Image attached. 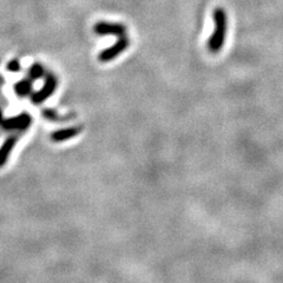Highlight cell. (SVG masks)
I'll list each match as a JSON object with an SVG mask.
<instances>
[{"mask_svg":"<svg viewBox=\"0 0 283 283\" xmlns=\"http://www.w3.org/2000/svg\"><path fill=\"white\" fill-rule=\"evenodd\" d=\"M214 19H215V25H216V32L214 33L211 37V40L209 43V49L211 52L216 53L221 50V47L223 45L224 42V35H226V29H227V19H226V13L222 9H216L214 13Z\"/></svg>","mask_w":283,"mask_h":283,"instance_id":"obj_1","label":"cell"},{"mask_svg":"<svg viewBox=\"0 0 283 283\" xmlns=\"http://www.w3.org/2000/svg\"><path fill=\"white\" fill-rule=\"evenodd\" d=\"M57 88V79L56 77L52 74H49L46 78L45 83H44L43 87L39 91H37L36 93L32 95V103L35 105L42 104L43 102H45L47 98H50L53 95V92Z\"/></svg>","mask_w":283,"mask_h":283,"instance_id":"obj_2","label":"cell"},{"mask_svg":"<svg viewBox=\"0 0 283 283\" xmlns=\"http://www.w3.org/2000/svg\"><path fill=\"white\" fill-rule=\"evenodd\" d=\"M31 122H32L31 116L24 112L22 115L15 116V117H11L9 119H4L2 125L6 130H25V129L31 125Z\"/></svg>","mask_w":283,"mask_h":283,"instance_id":"obj_3","label":"cell"},{"mask_svg":"<svg viewBox=\"0 0 283 283\" xmlns=\"http://www.w3.org/2000/svg\"><path fill=\"white\" fill-rule=\"evenodd\" d=\"M81 128H67V129H61V130L54 131L52 135H51V139L53 142H65L67 139H71L73 137H76L80 134Z\"/></svg>","mask_w":283,"mask_h":283,"instance_id":"obj_4","label":"cell"},{"mask_svg":"<svg viewBox=\"0 0 283 283\" xmlns=\"http://www.w3.org/2000/svg\"><path fill=\"white\" fill-rule=\"evenodd\" d=\"M16 137H10L4 142V144L0 148V168L5 165V163L8 162L10 155H11L13 148L16 145Z\"/></svg>","mask_w":283,"mask_h":283,"instance_id":"obj_5","label":"cell"},{"mask_svg":"<svg viewBox=\"0 0 283 283\" xmlns=\"http://www.w3.org/2000/svg\"><path fill=\"white\" fill-rule=\"evenodd\" d=\"M15 91L17 96L26 97L32 92V79H24L18 81L15 85Z\"/></svg>","mask_w":283,"mask_h":283,"instance_id":"obj_6","label":"cell"},{"mask_svg":"<svg viewBox=\"0 0 283 283\" xmlns=\"http://www.w3.org/2000/svg\"><path fill=\"white\" fill-rule=\"evenodd\" d=\"M44 76V69L40 64H33L30 69V79H40Z\"/></svg>","mask_w":283,"mask_h":283,"instance_id":"obj_7","label":"cell"},{"mask_svg":"<svg viewBox=\"0 0 283 283\" xmlns=\"http://www.w3.org/2000/svg\"><path fill=\"white\" fill-rule=\"evenodd\" d=\"M22 69V66H20V63L18 60H11L10 63L8 64V66H6V70L8 71H11V72H18Z\"/></svg>","mask_w":283,"mask_h":283,"instance_id":"obj_8","label":"cell"},{"mask_svg":"<svg viewBox=\"0 0 283 283\" xmlns=\"http://www.w3.org/2000/svg\"><path fill=\"white\" fill-rule=\"evenodd\" d=\"M3 122H4V118H3V112L0 110V125L3 124Z\"/></svg>","mask_w":283,"mask_h":283,"instance_id":"obj_9","label":"cell"}]
</instances>
